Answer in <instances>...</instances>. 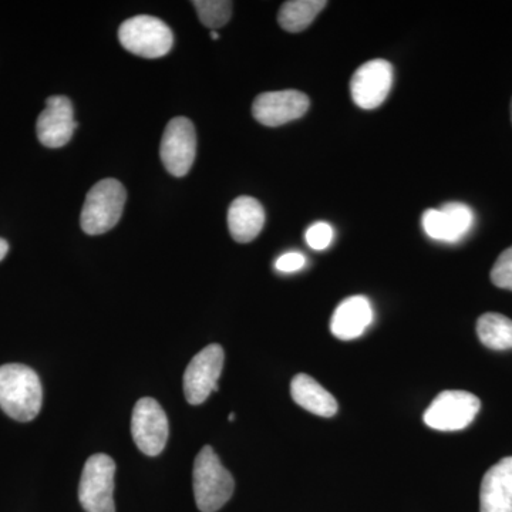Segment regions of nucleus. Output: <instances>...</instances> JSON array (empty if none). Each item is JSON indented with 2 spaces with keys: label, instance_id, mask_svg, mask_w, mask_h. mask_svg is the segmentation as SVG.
Listing matches in <instances>:
<instances>
[{
  "label": "nucleus",
  "instance_id": "obj_20",
  "mask_svg": "<svg viewBox=\"0 0 512 512\" xmlns=\"http://www.w3.org/2000/svg\"><path fill=\"white\" fill-rule=\"evenodd\" d=\"M195 10H197L198 18L202 25L210 29H220L227 25L231 19L232 2L225 0H195Z\"/></svg>",
  "mask_w": 512,
  "mask_h": 512
},
{
  "label": "nucleus",
  "instance_id": "obj_26",
  "mask_svg": "<svg viewBox=\"0 0 512 512\" xmlns=\"http://www.w3.org/2000/svg\"><path fill=\"white\" fill-rule=\"evenodd\" d=\"M228 420L229 421H234L235 420V413L229 414Z\"/></svg>",
  "mask_w": 512,
  "mask_h": 512
},
{
  "label": "nucleus",
  "instance_id": "obj_13",
  "mask_svg": "<svg viewBox=\"0 0 512 512\" xmlns=\"http://www.w3.org/2000/svg\"><path fill=\"white\" fill-rule=\"evenodd\" d=\"M76 128L72 101L64 96L49 97L36 124L40 143L49 148L66 146Z\"/></svg>",
  "mask_w": 512,
  "mask_h": 512
},
{
  "label": "nucleus",
  "instance_id": "obj_2",
  "mask_svg": "<svg viewBox=\"0 0 512 512\" xmlns=\"http://www.w3.org/2000/svg\"><path fill=\"white\" fill-rule=\"evenodd\" d=\"M192 483L195 503L201 512L221 510L234 494V478L210 446L202 448L195 458Z\"/></svg>",
  "mask_w": 512,
  "mask_h": 512
},
{
  "label": "nucleus",
  "instance_id": "obj_4",
  "mask_svg": "<svg viewBox=\"0 0 512 512\" xmlns=\"http://www.w3.org/2000/svg\"><path fill=\"white\" fill-rule=\"evenodd\" d=\"M121 46L133 55L144 59H158L170 53L174 36L171 29L154 16H134L121 23Z\"/></svg>",
  "mask_w": 512,
  "mask_h": 512
},
{
  "label": "nucleus",
  "instance_id": "obj_8",
  "mask_svg": "<svg viewBox=\"0 0 512 512\" xmlns=\"http://www.w3.org/2000/svg\"><path fill=\"white\" fill-rule=\"evenodd\" d=\"M225 353L220 345H210L192 357L184 373V393L187 402L198 406L218 392V379L224 367Z\"/></svg>",
  "mask_w": 512,
  "mask_h": 512
},
{
  "label": "nucleus",
  "instance_id": "obj_10",
  "mask_svg": "<svg viewBox=\"0 0 512 512\" xmlns=\"http://www.w3.org/2000/svg\"><path fill=\"white\" fill-rule=\"evenodd\" d=\"M393 84V67L386 60H370L353 74L350 93L360 109L373 110L382 106Z\"/></svg>",
  "mask_w": 512,
  "mask_h": 512
},
{
  "label": "nucleus",
  "instance_id": "obj_18",
  "mask_svg": "<svg viewBox=\"0 0 512 512\" xmlns=\"http://www.w3.org/2000/svg\"><path fill=\"white\" fill-rule=\"evenodd\" d=\"M326 5H328V2H325V0H291V2H285L279 10V25L286 32H302L311 25Z\"/></svg>",
  "mask_w": 512,
  "mask_h": 512
},
{
  "label": "nucleus",
  "instance_id": "obj_21",
  "mask_svg": "<svg viewBox=\"0 0 512 512\" xmlns=\"http://www.w3.org/2000/svg\"><path fill=\"white\" fill-rule=\"evenodd\" d=\"M491 281L498 288L512 291V247L505 249L503 254L498 256L491 271Z\"/></svg>",
  "mask_w": 512,
  "mask_h": 512
},
{
  "label": "nucleus",
  "instance_id": "obj_25",
  "mask_svg": "<svg viewBox=\"0 0 512 512\" xmlns=\"http://www.w3.org/2000/svg\"><path fill=\"white\" fill-rule=\"evenodd\" d=\"M211 37L214 40L220 39V35H218V33L215 32V30H211Z\"/></svg>",
  "mask_w": 512,
  "mask_h": 512
},
{
  "label": "nucleus",
  "instance_id": "obj_16",
  "mask_svg": "<svg viewBox=\"0 0 512 512\" xmlns=\"http://www.w3.org/2000/svg\"><path fill=\"white\" fill-rule=\"evenodd\" d=\"M265 225L264 207L252 197H238L228 211V228L239 244L254 241Z\"/></svg>",
  "mask_w": 512,
  "mask_h": 512
},
{
  "label": "nucleus",
  "instance_id": "obj_3",
  "mask_svg": "<svg viewBox=\"0 0 512 512\" xmlns=\"http://www.w3.org/2000/svg\"><path fill=\"white\" fill-rule=\"evenodd\" d=\"M126 190L120 181L106 178L87 192L80 224L87 235H101L119 224L126 205Z\"/></svg>",
  "mask_w": 512,
  "mask_h": 512
},
{
  "label": "nucleus",
  "instance_id": "obj_15",
  "mask_svg": "<svg viewBox=\"0 0 512 512\" xmlns=\"http://www.w3.org/2000/svg\"><path fill=\"white\" fill-rule=\"evenodd\" d=\"M481 512H512V457L485 473L480 490Z\"/></svg>",
  "mask_w": 512,
  "mask_h": 512
},
{
  "label": "nucleus",
  "instance_id": "obj_19",
  "mask_svg": "<svg viewBox=\"0 0 512 512\" xmlns=\"http://www.w3.org/2000/svg\"><path fill=\"white\" fill-rule=\"evenodd\" d=\"M477 335L487 348L512 349V320L500 313H484L477 320Z\"/></svg>",
  "mask_w": 512,
  "mask_h": 512
},
{
  "label": "nucleus",
  "instance_id": "obj_11",
  "mask_svg": "<svg viewBox=\"0 0 512 512\" xmlns=\"http://www.w3.org/2000/svg\"><path fill=\"white\" fill-rule=\"evenodd\" d=\"M309 109V97L298 90L262 93L252 104L255 120L266 127L284 126L301 119Z\"/></svg>",
  "mask_w": 512,
  "mask_h": 512
},
{
  "label": "nucleus",
  "instance_id": "obj_9",
  "mask_svg": "<svg viewBox=\"0 0 512 512\" xmlns=\"http://www.w3.org/2000/svg\"><path fill=\"white\" fill-rule=\"evenodd\" d=\"M134 443L150 457H156L167 444L170 426L163 407L151 397L138 400L131 417Z\"/></svg>",
  "mask_w": 512,
  "mask_h": 512
},
{
  "label": "nucleus",
  "instance_id": "obj_7",
  "mask_svg": "<svg viewBox=\"0 0 512 512\" xmlns=\"http://www.w3.org/2000/svg\"><path fill=\"white\" fill-rule=\"evenodd\" d=\"M197 154V134L187 117H175L165 127L160 157L165 170L174 177L190 173Z\"/></svg>",
  "mask_w": 512,
  "mask_h": 512
},
{
  "label": "nucleus",
  "instance_id": "obj_5",
  "mask_svg": "<svg viewBox=\"0 0 512 512\" xmlns=\"http://www.w3.org/2000/svg\"><path fill=\"white\" fill-rule=\"evenodd\" d=\"M116 463L107 454H94L84 464L79 501L86 512H116L114 505Z\"/></svg>",
  "mask_w": 512,
  "mask_h": 512
},
{
  "label": "nucleus",
  "instance_id": "obj_1",
  "mask_svg": "<svg viewBox=\"0 0 512 512\" xmlns=\"http://www.w3.org/2000/svg\"><path fill=\"white\" fill-rule=\"evenodd\" d=\"M43 389L35 370L19 363L0 366V409L13 420L32 421L40 413Z\"/></svg>",
  "mask_w": 512,
  "mask_h": 512
},
{
  "label": "nucleus",
  "instance_id": "obj_22",
  "mask_svg": "<svg viewBox=\"0 0 512 512\" xmlns=\"http://www.w3.org/2000/svg\"><path fill=\"white\" fill-rule=\"evenodd\" d=\"M333 235H335V232H333L332 225H329L328 222H315L306 229L305 239L309 247L315 249V251H323L332 244Z\"/></svg>",
  "mask_w": 512,
  "mask_h": 512
},
{
  "label": "nucleus",
  "instance_id": "obj_27",
  "mask_svg": "<svg viewBox=\"0 0 512 512\" xmlns=\"http://www.w3.org/2000/svg\"><path fill=\"white\" fill-rule=\"evenodd\" d=\"M511 119H512V101H511Z\"/></svg>",
  "mask_w": 512,
  "mask_h": 512
},
{
  "label": "nucleus",
  "instance_id": "obj_17",
  "mask_svg": "<svg viewBox=\"0 0 512 512\" xmlns=\"http://www.w3.org/2000/svg\"><path fill=\"white\" fill-rule=\"evenodd\" d=\"M291 394L293 402L316 416L333 417L338 413L339 406L335 397L322 384L305 373L293 377Z\"/></svg>",
  "mask_w": 512,
  "mask_h": 512
},
{
  "label": "nucleus",
  "instance_id": "obj_6",
  "mask_svg": "<svg viewBox=\"0 0 512 512\" xmlns=\"http://www.w3.org/2000/svg\"><path fill=\"white\" fill-rule=\"evenodd\" d=\"M480 409V399L473 393L447 390L431 402L423 419L430 429L458 431L470 426Z\"/></svg>",
  "mask_w": 512,
  "mask_h": 512
},
{
  "label": "nucleus",
  "instance_id": "obj_12",
  "mask_svg": "<svg viewBox=\"0 0 512 512\" xmlns=\"http://www.w3.org/2000/svg\"><path fill=\"white\" fill-rule=\"evenodd\" d=\"M423 229L430 238L443 242H458L474 225V212L461 202H447L440 210H427L421 218Z\"/></svg>",
  "mask_w": 512,
  "mask_h": 512
},
{
  "label": "nucleus",
  "instance_id": "obj_14",
  "mask_svg": "<svg viewBox=\"0 0 512 512\" xmlns=\"http://www.w3.org/2000/svg\"><path fill=\"white\" fill-rule=\"evenodd\" d=\"M373 318V308L366 296H350L333 313L330 332L340 340L357 339L372 325Z\"/></svg>",
  "mask_w": 512,
  "mask_h": 512
},
{
  "label": "nucleus",
  "instance_id": "obj_24",
  "mask_svg": "<svg viewBox=\"0 0 512 512\" xmlns=\"http://www.w3.org/2000/svg\"><path fill=\"white\" fill-rule=\"evenodd\" d=\"M9 252V244L5 241V239L0 238V261L5 258L6 254Z\"/></svg>",
  "mask_w": 512,
  "mask_h": 512
},
{
  "label": "nucleus",
  "instance_id": "obj_23",
  "mask_svg": "<svg viewBox=\"0 0 512 512\" xmlns=\"http://www.w3.org/2000/svg\"><path fill=\"white\" fill-rule=\"evenodd\" d=\"M305 265L306 258L301 252H288V254L279 256L275 262L276 271L284 272V274L301 271Z\"/></svg>",
  "mask_w": 512,
  "mask_h": 512
}]
</instances>
